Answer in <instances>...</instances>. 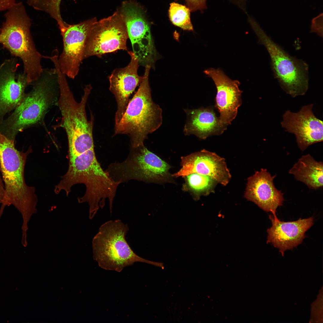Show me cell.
I'll return each instance as SVG.
<instances>
[{"label":"cell","instance_id":"1","mask_svg":"<svg viewBox=\"0 0 323 323\" xmlns=\"http://www.w3.org/2000/svg\"><path fill=\"white\" fill-rule=\"evenodd\" d=\"M15 141L0 132V169L4 184L5 198L0 208V217L7 206L12 205L21 214L22 225L28 226L32 215L37 211V196L33 187L28 186L24 168L31 148L25 152L15 147Z\"/></svg>","mask_w":323,"mask_h":323},{"label":"cell","instance_id":"2","mask_svg":"<svg viewBox=\"0 0 323 323\" xmlns=\"http://www.w3.org/2000/svg\"><path fill=\"white\" fill-rule=\"evenodd\" d=\"M0 28V43L11 55L19 58L29 84L39 77L43 69L42 56L37 51L31 31L32 20L22 2H16L6 10Z\"/></svg>","mask_w":323,"mask_h":323},{"label":"cell","instance_id":"3","mask_svg":"<svg viewBox=\"0 0 323 323\" xmlns=\"http://www.w3.org/2000/svg\"><path fill=\"white\" fill-rule=\"evenodd\" d=\"M151 67L145 66L138 89L129 100L120 121L115 124V134L128 135L133 148L144 145L148 135L157 129L162 122V109L152 97L149 82Z\"/></svg>","mask_w":323,"mask_h":323},{"label":"cell","instance_id":"4","mask_svg":"<svg viewBox=\"0 0 323 323\" xmlns=\"http://www.w3.org/2000/svg\"><path fill=\"white\" fill-rule=\"evenodd\" d=\"M33 82L32 90L0 123V132L10 140L15 141L18 133L39 121L52 103L58 84L55 68L43 69Z\"/></svg>","mask_w":323,"mask_h":323},{"label":"cell","instance_id":"5","mask_svg":"<svg viewBox=\"0 0 323 323\" xmlns=\"http://www.w3.org/2000/svg\"><path fill=\"white\" fill-rule=\"evenodd\" d=\"M128 225L120 220L102 224L92 240L93 258L101 268L120 272L136 262L146 263L163 268L162 263L151 261L136 254L126 240Z\"/></svg>","mask_w":323,"mask_h":323},{"label":"cell","instance_id":"6","mask_svg":"<svg viewBox=\"0 0 323 323\" xmlns=\"http://www.w3.org/2000/svg\"><path fill=\"white\" fill-rule=\"evenodd\" d=\"M249 22L270 58L274 77L284 91L292 97L303 95L309 86L308 66L302 60L289 55L275 43L253 19Z\"/></svg>","mask_w":323,"mask_h":323},{"label":"cell","instance_id":"7","mask_svg":"<svg viewBox=\"0 0 323 323\" xmlns=\"http://www.w3.org/2000/svg\"><path fill=\"white\" fill-rule=\"evenodd\" d=\"M171 166L144 146L130 147L127 158L121 162L111 164L106 170L120 184L135 179L146 182L175 183L170 172Z\"/></svg>","mask_w":323,"mask_h":323},{"label":"cell","instance_id":"8","mask_svg":"<svg viewBox=\"0 0 323 323\" xmlns=\"http://www.w3.org/2000/svg\"><path fill=\"white\" fill-rule=\"evenodd\" d=\"M128 38L125 24L118 10L95 24L87 40L84 59L93 56L100 57L118 50L127 51Z\"/></svg>","mask_w":323,"mask_h":323},{"label":"cell","instance_id":"9","mask_svg":"<svg viewBox=\"0 0 323 323\" xmlns=\"http://www.w3.org/2000/svg\"><path fill=\"white\" fill-rule=\"evenodd\" d=\"M97 21L94 17L76 24L65 22L58 27L63 42L58 63L61 71L70 78L74 79L78 74L87 38Z\"/></svg>","mask_w":323,"mask_h":323},{"label":"cell","instance_id":"10","mask_svg":"<svg viewBox=\"0 0 323 323\" xmlns=\"http://www.w3.org/2000/svg\"><path fill=\"white\" fill-rule=\"evenodd\" d=\"M122 16L128 37L131 42L133 52L139 64L153 66L156 53L150 24L143 9L132 5L126 8Z\"/></svg>","mask_w":323,"mask_h":323},{"label":"cell","instance_id":"11","mask_svg":"<svg viewBox=\"0 0 323 323\" xmlns=\"http://www.w3.org/2000/svg\"><path fill=\"white\" fill-rule=\"evenodd\" d=\"M313 106V104L303 106L297 112L287 110L281 122L283 128L295 135L298 147L302 151L323 141V122L314 114Z\"/></svg>","mask_w":323,"mask_h":323},{"label":"cell","instance_id":"12","mask_svg":"<svg viewBox=\"0 0 323 323\" xmlns=\"http://www.w3.org/2000/svg\"><path fill=\"white\" fill-rule=\"evenodd\" d=\"M204 72L212 79L216 86L215 107L220 113V122L226 126L231 124L242 103L243 92L239 88L240 82L231 79L219 68H210Z\"/></svg>","mask_w":323,"mask_h":323},{"label":"cell","instance_id":"13","mask_svg":"<svg viewBox=\"0 0 323 323\" xmlns=\"http://www.w3.org/2000/svg\"><path fill=\"white\" fill-rule=\"evenodd\" d=\"M181 159V168L172 174L173 177L197 173L208 176L223 186L226 185L231 179L225 159L214 153L204 149Z\"/></svg>","mask_w":323,"mask_h":323},{"label":"cell","instance_id":"14","mask_svg":"<svg viewBox=\"0 0 323 323\" xmlns=\"http://www.w3.org/2000/svg\"><path fill=\"white\" fill-rule=\"evenodd\" d=\"M19 65L14 57L5 60L0 65V123L20 103L29 85L23 73L17 74Z\"/></svg>","mask_w":323,"mask_h":323},{"label":"cell","instance_id":"15","mask_svg":"<svg viewBox=\"0 0 323 323\" xmlns=\"http://www.w3.org/2000/svg\"><path fill=\"white\" fill-rule=\"evenodd\" d=\"M276 176H272L266 169L255 172L247 179L244 195L263 210L271 212L275 218L277 208L282 205L284 200L283 194L274 185L273 180Z\"/></svg>","mask_w":323,"mask_h":323},{"label":"cell","instance_id":"16","mask_svg":"<svg viewBox=\"0 0 323 323\" xmlns=\"http://www.w3.org/2000/svg\"><path fill=\"white\" fill-rule=\"evenodd\" d=\"M131 60L123 68L115 69L109 77V90L114 95L117 103L115 116V124H118L123 115L129 100V98L141 82L143 77L138 74V59L132 51H128Z\"/></svg>","mask_w":323,"mask_h":323},{"label":"cell","instance_id":"17","mask_svg":"<svg viewBox=\"0 0 323 323\" xmlns=\"http://www.w3.org/2000/svg\"><path fill=\"white\" fill-rule=\"evenodd\" d=\"M272 226L267 230V243L278 249L283 256L287 250L292 249L301 244L306 237L305 233L313 224V217L284 222L270 215Z\"/></svg>","mask_w":323,"mask_h":323},{"label":"cell","instance_id":"18","mask_svg":"<svg viewBox=\"0 0 323 323\" xmlns=\"http://www.w3.org/2000/svg\"><path fill=\"white\" fill-rule=\"evenodd\" d=\"M186 121L183 132L185 135H194L201 139L223 133L227 126L217 117L213 108L208 107L195 109H185Z\"/></svg>","mask_w":323,"mask_h":323},{"label":"cell","instance_id":"19","mask_svg":"<svg viewBox=\"0 0 323 323\" xmlns=\"http://www.w3.org/2000/svg\"><path fill=\"white\" fill-rule=\"evenodd\" d=\"M323 163L316 161L310 154L303 155L289 171L298 181L310 189L323 187Z\"/></svg>","mask_w":323,"mask_h":323},{"label":"cell","instance_id":"20","mask_svg":"<svg viewBox=\"0 0 323 323\" xmlns=\"http://www.w3.org/2000/svg\"><path fill=\"white\" fill-rule=\"evenodd\" d=\"M185 182L182 189L189 193L193 198L198 200L201 196L208 195L214 191L217 182L210 177L192 173L183 177Z\"/></svg>","mask_w":323,"mask_h":323},{"label":"cell","instance_id":"21","mask_svg":"<svg viewBox=\"0 0 323 323\" xmlns=\"http://www.w3.org/2000/svg\"><path fill=\"white\" fill-rule=\"evenodd\" d=\"M190 12L187 6L173 2L170 4L168 16L170 21L174 25L183 30L193 31Z\"/></svg>","mask_w":323,"mask_h":323},{"label":"cell","instance_id":"22","mask_svg":"<svg viewBox=\"0 0 323 323\" xmlns=\"http://www.w3.org/2000/svg\"><path fill=\"white\" fill-rule=\"evenodd\" d=\"M322 291L319 294L318 298L312 305L311 318L313 321L322 320Z\"/></svg>","mask_w":323,"mask_h":323},{"label":"cell","instance_id":"23","mask_svg":"<svg viewBox=\"0 0 323 323\" xmlns=\"http://www.w3.org/2000/svg\"><path fill=\"white\" fill-rule=\"evenodd\" d=\"M178 0H176V1ZM207 0H185L186 6L191 12H194L198 10L202 11L207 8Z\"/></svg>","mask_w":323,"mask_h":323},{"label":"cell","instance_id":"24","mask_svg":"<svg viewBox=\"0 0 323 323\" xmlns=\"http://www.w3.org/2000/svg\"><path fill=\"white\" fill-rule=\"evenodd\" d=\"M5 190L4 186L0 176V204H3L5 200Z\"/></svg>","mask_w":323,"mask_h":323},{"label":"cell","instance_id":"25","mask_svg":"<svg viewBox=\"0 0 323 323\" xmlns=\"http://www.w3.org/2000/svg\"><path fill=\"white\" fill-rule=\"evenodd\" d=\"M234 4L237 5L241 9H243L245 8V0H231Z\"/></svg>","mask_w":323,"mask_h":323}]
</instances>
